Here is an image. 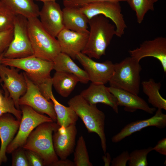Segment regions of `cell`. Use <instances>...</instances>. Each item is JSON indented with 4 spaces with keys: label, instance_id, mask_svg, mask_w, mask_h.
Instances as JSON below:
<instances>
[{
    "label": "cell",
    "instance_id": "cell-1",
    "mask_svg": "<svg viewBox=\"0 0 166 166\" xmlns=\"http://www.w3.org/2000/svg\"><path fill=\"white\" fill-rule=\"evenodd\" d=\"M88 24L90 27L88 38L81 52L90 58L99 59L105 54L107 48L113 36L116 35V27L102 15L93 17Z\"/></svg>",
    "mask_w": 166,
    "mask_h": 166
},
{
    "label": "cell",
    "instance_id": "cell-2",
    "mask_svg": "<svg viewBox=\"0 0 166 166\" xmlns=\"http://www.w3.org/2000/svg\"><path fill=\"white\" fill-rule=\"evenodd\" d=\"M60 127L55 122L39 125L31 132L22 147L38 154L44 166H52L58 160L53 148L52 134Z\"/></svg>",
    "mask_w": 166,
    "mask_h": 166
},
{
    "label": "cell",
    "instance_id": "cell-3",
    "mask_svg": "<svg viewBox=\"0 0 166 166\" xmlns=\"http://www.w3.org/2000/svg\"><path fill=\"white\" fill-rule=\"evenodd\" d=\"M68 104L75 111L84 124L89 133L94 132L100 137L104 154L106 152V139L105 132V115L96 105L89 103L80 95H75Z\"/></svg>",
    "mask_w": 166,
    "mask_h": 166
},
{
    "label": "cell",
    "instance_id": "cell-4",
    "mask_svg": "<svg viewBox=\"0 0 166 166\" xmlns=\"http://www.w3.org/2000/svg\"><path fill=\"white\" fill-rule=\"evenodd\" d=\"M27 25L33 55L53 61L61 52L57 39L43 27L38 17L28 18Z\"/></svg>",
    "mask_w": 166,
    "mask_h": 166
},
{
    "label": "cell",
    "instance_id": "cell-5",
    "mask_svg": "<svg viewBox=\"0 0 166 166\" xmlns=\"http://www.w3.org/2000/svg\"><path fill=\"white\" fill-rule=\"evenodd\" d=\"M139 62L131 57L114 64V70L109 81L110 86L138 95L142 67Z\"/></svg>",
    "mask_w": 166,
    "mask_h": 166
},
{
    "label": "cell",
    "instance_id": "cell-6",
    "mask_svg": "<svg viewBox=\"0 0 166 166\" xmlns=\"http://www.w3.org/2000/svg\"><path fill=\"white\" fill-rule=\"evenodd\" d=\"M1 64L23 70L38 87L52 80L50 73L53 69V61L41 59L34 55L19 58L3 57Z\"/></svg>",
    "mask_w": 166,
    "mask_h": 166
},
{
    "label": "cell",
    "instance_id": "cell-7",
    "mask_svg": "<svg viewBox=\"0 0 166 166\" xmlns=\"http://www.w3.org/2000/svg\"><path fill=\"white\" fill-rule=\"evenodd\" d=\"M20 106L22 117L19 127L16 136L6 148L7 153H12L16 149L22 147L30 134L39 125L54 122L49 117L41 114L29 106Z\"/></svg>",
    "mask_w": 166,
    "mask_h": 166
},
{
    "label": "cell",
    "instance_id": "cell-8",
    "mask_svg": "<svg viewBox=\"0 0 166 166\" xmlns=\"http://www.w3.org/2000/svg\"><path fill=\"white\" fill-rule=\"evenodd\" d=\"M13 36L3 57L8 58H23L34 55L28 29L27 19L17 15L13 26Z\"/></svg>",
    "mask_w": 166,
    "mask_h": 166
},
{
    "label": "cell",
    "instance_id": "cell-9",
    "mask_svg": "<svg viewBox=\"0 0 166 166\" xmlns=\"http://www.w3.org/2000/svg\"><path fill=\"white\" fill-rule=\"evenodd\" d=\"M79 8L89 20L98 15H102L110 19L115 26L116 35L118 37H121L124 34L127 25L119 2H96Z\"/></svg>",
    "mask_w": 166,
    "mask_h": 166
},
{
    "label": "cell",
    "instance_id": "cell-10",
    "mask_svg": "<svg viewBox=\"0 0 166 166\" xmlns=\"http://www.w3.org/2000/svg\"><path fill=\"white\" fill-rule=\"evenodd\" d=\"M23 74L27 84V89L19 100L20 106H29L40 113L46 114L54 122L57 121V116L53 102L47 100L38 86L27 77L25 73Z\"/></svg>",
    "mask_w": 166,
    "mask_h": 166
},
{
    "label": "cell",
    "instance_id": "cell-11",
    "mask_svg": "<svg viewBox=\"0 0 166 166\" xmlns=\"http://www.w3.org/2000/svg\"><path fill=\"white\" fill-rule=\"evenodd\" d=\"M76 59L84 68L91 83L105 85L109 82L114 70V64L111 61L97 62L81 52L77 54Z\"/></svg>",
    "mask_w": 166,
    "mask_h": 166
},
{
    "label": "cell",
    "instance_id": "cell-12",
    "mask_svg": "<svg viewBox=\"0 0 166 166\" xmlns=\"http://www.w3.org/2000/svg\"><path fill=\"white\" fill-rule=\"evenodd\" d=\"M0 80L4 83L2 86L8 91L10 97L13 100L16 108L20 110L18 102L20 97L26 93L27 89L26 81L23 73L10 66L0 64Z\"/></svg>",
    "mask_w": 166,
    "mask_h": 166
},
{
    "label": "cell",
    "instance_id": "cell-13",
    "mask_svg": "<svg viewBox=\"0 0 166 166\" xmlns=\"http://www.w3.org/2000/svg\"><path fill=\"white\" fill-rule=\"evenodd\" d=\"M130 57L139 61L147 57H152L160 62L163 71L166 73V38L159 37L146 40L139 47L129 51Z\"/></svg>",
    "mask_w": 166,
    "mask_h": 166
},
{
    "label": "cell",
    "instance_id": "cell-14",
    "mask_svg": "<svg viewBox=\"0 0 166 166\" xmlns=\"http://www.w3.org/2000/svg\"><path fill=\"white\" fill-rule=\"evenodd\" d=\"M39 16L42 26L54 37L64 28L62 10L56 1L43 2Z\"/></svg>",
    "mask_w": 166,
    "mask_h": 166
},
{
    "label": "cell",
    "instance_id": "cell-15",
    "mask_svg": "<svg viewBox=\"0 0 166 166\" xmlns=\"http://www.w3.org/2000/svg\"><path fill=\"white\" fill-rule=\"evenodd\" d=\"M89 32L81 33L63 29L56 38L61 52L64 53L73 59H76L77 54L81 52L87 42Z\"/></svg>",
    "mask_w": 166,
    "mask_h": 166
},
{
    "label": "cell",
    "instance_id": "cell-16",
    "mask_svg": "<svg viewBox=\"0 0 166 166\" xmlns=\"http://www.w3.org/2000/svg\"><path fill=\"white\" fill-rule=\"evenodd\" d=\"M77 129L75 124L65 128L60 127L54 132L53 141L54 151L61 159H66L73 151Z\"/></svg>",
    "mask_w": 166,
    "mask_h": 166
},
{
    "label": "cell",
    "instance_id": "cell-17",
    "mask_svg": "<svg viewBox=\"0 0 166 166\" xmlns=\"http://www.w3.org/2000/svg\"><path fill=\"white\" fill-rule=\"evenodd\" d=\"M149 126H154L160 129L166 126V115L162 109H158L152 117L144 120H137L128 123L111 139L113 142H118L125 137L142 129Z\"/></svg>",
    "mask_w": 166,
    "mask_h": 166
},
{
    "label": "cell",
    "instance_id": "cell-18",
    "mask_svg": "<svg viewBox=\"0 0 166 166\" xmlns=\"http://www.w3.org/2000/svg\"><path fill=\"white\" fill-rule=\"evenodd\" d=\"M89 103L96 105L102 103L111 107L116 113H118L117 100L110 91L109 87L104 84H97L91 83L87 89L82 91L80 94Z\"/></svg>",
    "mask_w": 166,
    "mask_h": 166
},
{
    "label": "cell",
    "instance_id": "cell-19",
    "mask_svg": "<svg viewBox=\"0 0 166 166\" xmlns=\"http://www.w3.org/2000/svg\"><path fill=\"white\" fill-rule=\"evenodd\" d=\"M20 122L10 113L0 116V165L7 160L6 148L17 133Z\"/></svg>",
    "mask_w": 166,
    "mask_h": 166
},
{
    "label": "cell",
    "instance_id": "cell-20",
    "mask_svg": "<svg viewBox=\"0 0 166 166\" xmlns=\"http://www.w3.org/2000/svg\"><path fill=\"white\" fill-rule=\"evenodd\" d=\"M109 89L116 98L118 105L124 106L126 111L133 112L138 109L153 114L156 110V108L150 107L146 102L138 95L111 86Z\"/></svg>",
    "mask_w": 166,
    "mask_h": 166
},
{
    "label": "cell",
    "instance_id": "cell-21",
    "mask_svg": "<svg viewBox=\"0 0 166 166\" xmlns=\"http://www.w3.org/2000/svg\"><path fill=\"white\" fill-rule=\"evenodd\" d=\"M64 27L73 31L87 33L89 19L79 7L66 6L62 10Z\"/></svg>",
    "mask_w": 166,
    "mask_h": 166
},
{
    "label": "cell",
    "instance_id": "cell-22",
    "mask_svg": "<svg viewBox=\"0 0 166 166\" xmlns=\"http://www.w3.org/2000/svg\"><path fill=\"white\" fill-rule=\"evenodd\" d=\"M53 69L56 71H62L71 73L76 76L79 82L87 84L89 81L84 70L79 67L67 54L60 52L53 61Z\"/></svg>",
    "mask_w": 166,
    "mask_h": 166
},
{
    "label": "cell",
    "instance_id": "cell-23",
    "mask_svg": "<svg viewBox=\"0 0 166 166\" xmlns=\"http://www.w3.org/2000/svg\"><path fill=\"white\" fill-rule=\"evenodd\" d=\"M52 85L61 96L68 97L78 82V78L72 74L62 71H56L52 77Z\"/></svg>",
    "mask_w": 166,
    "mask_h": 166
},
{
    "label": "cell",
    "instance_id": "cell-24",
    "mask_svg": "<svg viewBox=\"0 0 166 166\" xmlns=\"http://www.w3.org/2000/svg\"><path fill=\"white\" fill-rule=\"evenodd\" d=\"M48 97L53 102L57 116V124L65 128L72 124H76L78 117L70 106H65L60 103L54 97L52 90L48 94Z\"/></svg>",
    "mask_w": 166,
    "mask_h": 166
},
{
    "label": "cell",
    "instance_id": "cell-25",
    "mask_svg": "<svg viewBox=\"0 0 166 166\" xmlns=\"http://www.w3.org/2000/svg\"><path fill=\"white\" fill-rule=\"evenodd\" d=\"M16 15L27 19L39 16L38 6L33 0H0Z\"/></svg>",
    "mask_w": 166,
    "mask_h": 166
},
{
    "label": "cell",
    "instance_id": "cell-26",
    "mask_svg": "<svg viewBox=\"0 0 166 166\" xmlns=\"http://www.w3.org/2000/svg\"><path fill=\"white\" fill-rule=\"evenodd\" d=\"M141 84L144 93L148 97V101L154 108L166 110V100L160 93L161 84L152 78L143 81Z\"/></svg>",
    "mask_w": 166,
    "mask_h": 166
},
{
    "label": "cell",
    "instance_id": "cell-27",
    "mask_svg": "<svg viewBox=\"0 0 166 166\" xmlns=\"http://www.w3.org/2000/svg\"><path fill=\"white\" fill-rule=\"evenodd\" d=\"M74 163L75 166H92L89 161L86 143L83 137L81 136L77 141L74 152Z\"/></svg>",
    "mask_w": 166,
    "mask_h": 166
},
{
    "label": "cell",
    "instance_id": "cell-28",
    "mask_svg": "<svg viewBox=\"0 0 166 166\" xmlns=\"http://www.w3.org/2000/svg\"><path fill=\"white\" fill-rule=\"evenodd\" d=\"M126 2L136 13L139 24L142 22L148 11L154 10V3L151 0H127Z\"/></svg>",
    "mask_w": 166,
    "mask_h": 166
},
{
    "label": "cell",
    "instance_id": "cell-29",
    "mask_svg": "<svg viewBox=\"0 0 166 166\" xmlns=\"http://www.w3.org/2000/svg\"><path fill=\"white\" fill-rule=\"evenodd\" d=\"M17 15L0 1V32L13 28Z\"/></svg>",
    "mask_w": 166,
    "mask_h": 166
},
{
    "label": "cell",
    "instance_id": "cell-30",
    "mask_svg": "<svg viewBox=\"0 0 166 166\" xmlns=\"http://www.w3.org/2000/svg\"><path fill=\"white\" fill-rule=\"evenodd\" d=\"M152 151V147L135 150L129 154L128 164L129 166H147L148 154Z\"/></svg>",
    "mask_w": 166,
    "mask_h": 166
},
{
    "label": "cell",
    "instance_id": "cell-31",
    "mask_svg": "<svg viewBox=\"0 0 166 166\" xmlns=\"http://www.w3.org/2000/svg\"><path fill=\"white\" fill-rule=\"evenodd\" d=\"M5 92L3 101L0 106V116L9 113L14 116L17 120L20 121L22 117L21 110L17 109L15 107L12 99L10 97L7 89L2 86Z\"/></svg>",
    "mask_w": 166,
    "mask_h": 166
},
{
    "label": "cell",
    "instance_id": "cell-32",
    "mask_svg": "<svg viewBox=\"0 0 166 166\" xmlns=\"http://www.w3.org/2000/svg\"><path fill=\"white\" fill-rule=\"evenodd\" d=\"M12 153V166H30L26 150L23 147L16 149Z\"/></svg>",
    "mask_w": 166,
    "mask_h": 166
},
{
    "label": "cell",
    "instance_id": "cell-33",
    "mask_svg": "<svg viewBox=\"0 0 166 166\" xmlns=\"http://www.w3.org/2000/svg\"><path fill=\"white\" fill-rule=\"evenodd\" d=\"M13 29L0 32V56L8 47L12 40Z\"/></svg>",
    "mask_w": 166,
    "mask_h": 166
},
{
    "label": "cell",
    "instance_id": "cell-34",
    "mask_svg": "<svg viewBox=\"0 0 166 166\" xmlns=\"http://www.w3.org/2000/svg\"><path fill=\"white\" fill-rule=\"evenodd\" d=\"M127 1V0H70L63 1V3L65 7H80L86 4L96 2H119Z\"/></svg>",
    "mask_w": 166,
    "mask_h": 166
},
{
    "label": "cell",
    "instance_id": "cell-35",
    "mask_svg": "<svg viewBox=\"0 0 166 166\" xmlns=\"http://www.w3.org/2000/svg\"><path fill=\"white\" fill-rule=\"evenodd\" d=\"M25 150L30 166H44L42 159L38 154L32 151Z\"/></svg>",
    "mask_w": 166,
    "mask_h": 166
},
{
    "label": "cell",
    "instance_id": "cell-36",
    "mask_svg": "<svg viewBox=\"0 0 166 166\" xmlns=\"http://www.w3.org/2000/svg\"><path fill=\"white\" fill-rule=\"evenodd\" d=\"M129 159V153L126 151H123L120 155L114 158L111 161L112 166H126Z\"/></svg>",
    "mask_w": 166,
    "mask_h": 166
},
{
    "label": "cell",
    "instance_id": "cell-37",
    "mask_svg": "<svg viewBox=\"0 0 166 166\" xmlns=\"http://www.w3.org/2000/svg\"><path fill=\"white\" fill-rule=\"evenodd\" d=\"M152 150H155L160 154L166 155V138H164L159 140L156 145L152 147Z\"/></svg>",
    "mask_w": 166,
    "mask_h": 166
},
{
    "label": "cell",
    "instance_id": "cell-38",
    "mask_svg": "<svg viewBox=\"0 0 166 166\" xmlns=\"http://www.w3.org/2000/svg\"><path fill=\"white\" fill-rule=\"evenodd\" d=\"M52 166H74V162L70 160L65 159H61L58 160L57 162L53 164Z\"/></svg>",
    "mask_w": 166,
    "mask_h": 166
},
{
    "label": "cell",
    "instance_id": "cell-39",
    "mask_svg": "<svg viewBox=\"0 0 166 166\" xmlns=\"http://www.w3.org/2000/svg\"><path fill=\"white\" fill-rule=\"evenodd\" d=\"M102 159L104 162V166H109L111 161V158L110 154L109 152L106 153L103 156Z\"/></svg>",
    "mask_w": 166,
    "mask_h": 166
},
{
    "label": "cell",
    "instance_id": "cell-40",
    "mask_svg": "<svg viewBox=\"0 0 166 166\" xmlns=\"http://www.w3.org/2000/svg\"><path fill=\"white\" fill-rule=\"evenodd\" d=\"M4 99V96L2 95V93H0V106L3 103Z\"/></svg>",
    "mask_w": 166,
    "mask_h": 166
},
{
    "label": "cell",
    "instance_id": "cell-41",
    "mask_svg": "<svg viewBox=\"0 0 166 166\" xmlns=\"http://www.w3.org/2000/svg\"><path fill=\"white\" fill-rule=\"evenodd\" d=\"M37 1H40L44 2H47L51 1H56V0H34ZM70 0H63V1H69Z\"/></svg>",
    "mask_w": 166,
    "mask_h": 166
},
{
    "label": "cell",
    "instance_id": "cell-42",
    "mask_svg": "<svg viewBox=\"0 0 166 166\" xmlns=\"http://www.w3.org/2000/svg\"><path fill=\"white\" fill-rule=\"evenodd\" d=\"M4 53H3L0 56V64H1V60L2 58L3 57V55H4ZM0 93H2V91L0 90Z\"/></svg>",
    "mask_w": 166,
    "mask_h": 166
},
{
    "label": "cell",
    "instance_id": "cell-43",
    "mask_svg": "<svg viewBox=\"0 0 166 166\" xmlns=\"http://www.w3.org/2000/svg\"><path fill=\"white\" fill-rule=\"evenodd\" d=\"M151 0L152 1V2L153 3H154L157 2L158 0Z\"/></svg>",
    "mask_w": 166,
    "mask_h": 166
}]
</instances>
